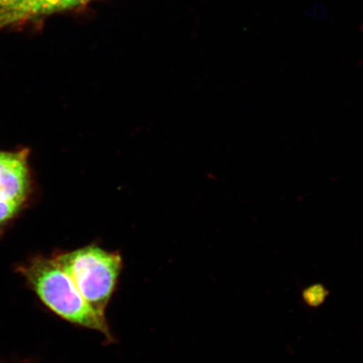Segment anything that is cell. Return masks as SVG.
Returning <instances> with one entry per match:
<instances>
[{
    "instance_id": "1",
    "label": "cell",
    "mask_w": 363,
    "mask_h": 363,
    "mask_svg": "<svg viewBox=\"0 0 363 363\" xmlns=\"http://www.w3.org/2000/svg\"><path fill=\"white\" fill-rule=\"evenodd\" d=\"M16 270L43 305L54 314L69 323L97 330L108 340H113L106 316L93 310L74 281L52 256H35Z\"/></svg>"
},
{
    "instance_id": "2",
    "label": "cell",
    "mask_w": 363,
    "mask_h": 363,
    "mask_svg": "<svg viewBox=\"0 0 363 363\" xmlns=\"http://www.w3.org/2000/svg\"><path fill=\"white\" fill-rule=\"evenodd\" d=\"M52 257L93 310L106 316L123 267L121 254L91 244L74 251L59 252Z\"/></svg>"
},
{
    "instance_id": "3",
    "label": "cell",
    "mask_w": 363,
    "mask_h": 363,
    "mask_svg": "<svg viewBox=\"0 0 363 363\" xmlns=\"http://www.w3.org/2000/svg\"><path fill=\"white\" fill-rule=\"evenodd\" d=\"M30 150H0V233L27 208L33 194Z\"/></svg>"
},
{
    "instance_id": "4",
    "label": "cell",
    "mask_w": 363,
    "mask_h": 363,
    "mask_svg": "<svg viewBox=\"0 0 363 363\" xmlns=\"http://www.w3.org/2000/svg\"><path fill=\"white\" fill-rule=\"evenodd\" d=\"M91 1L93 0H24L0 16V29L36 17L85 6Z\"/></svg>"
},
{
    "instance_id": "5",
    "label": "cell",
    "mask_w": 363,
    "mask_h": 363,
    "mask_svg": "<svg viewBox=\"0 0 363 363\" xmlns=\"http://www.w3.org/2000/svg\"><path fill=\"white\" fill-rule=\"evenodd\" d=\"M303 295L308 306H318L324 302L328 292L321 285H314L307 289Z\"/></svg>"
},
{
    "instance_id": "6",
    "label": "cell",
    "mask_w": 363,
    "mask_h": 363,
    "mask_svg": "<svg viewBox=\"0 0 363 363\" xmlns=\"http://www.w3.org/2000/svg\"><path fill=\"white\" fill-rule=\"evenodd\" d=\"M24 0H0V16L21 4Z\"/></svg>"
}]
</instances>
